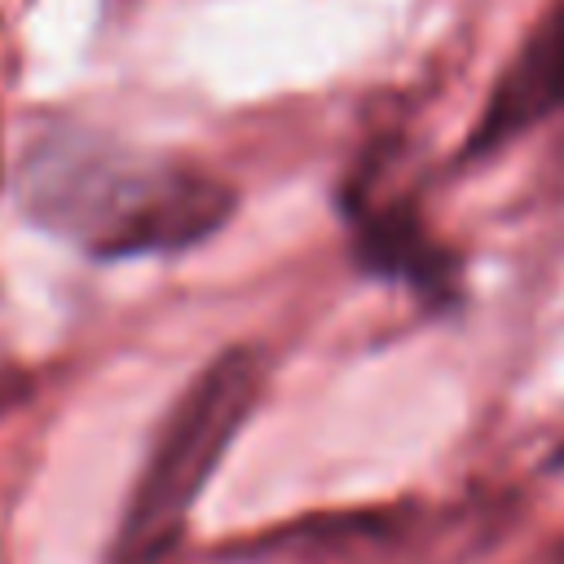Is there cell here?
Listing matches in <instances>:
<instances>
[{
    "instance_id": "6da1fadb",
    "label": "cell",
    "mask_w": 564,
    "mask_h": 564,
    "mask_svg": "<svg viewBox=\"0 0 564 564\" xmlns=\"http://www.w3.org/2000/svg\"><path fill=\"white\" fill-rule=\"evenodd\" d=\"M31 212L101 260L172 256L212 238L234 189L176 159H132L97 141H57L31 163Z\"/></svg>"
},
{
    "instance_id": "277c9868",
    "label": "cell",
    "mask_w": 564,
    "mask_h": 564,
    "mask_svg": "<svg viewBox=\"0 0 564 564\" xmlns=\"http://www.w3.org/2000/svg\"><path fill=\"white\" fill-rule=\"evenodd\" d=\"M357 256L366 269L405 278L414 286H436L449 273L445 256L432 247L423 225L401 207H379L357 220Z\"/></svg>"
},
{
    "instance_id": "7a4b0ae2",
    "label": "cell",
    "mask_w": 564,
    "mask_h": 564,
    "mask_svg": "<svg viewBox=\"0 0 564 564\" xmlns=\"http://www.w3.org/2000/svg\"><path fill=\"white\" fill-rule=\"evenodd\" d=\"M260 357L251 348H229L207 361L194 383L172 401L154 432V445L137 471L115 533V564L163 560L189 524L212 471L229 454L238 427L260 397Z\"/></svg>"
},
{
    "instance_id": "3957f363",
    "label": "cell",
    "mask_w": 564,
    "mask_h": 564,
    "mask_svg": "<svg viewBox=\"0 0 564 564\" xmlns=\"http://www.w3.org/2000/svg\"><path fill=\"white\" fill-rule=\"evenodd\" d=\"M564 106V4H555L494 79V93L476 119L471 150H494Z\"/></svg>"
},
{
    "instance_id": "5b68a950",
    "label": "cell",
    "mask_w": 564,
    "mask_h": 564,
    "mask_svg": "<svg viewBox=\"0 0 564 564\" xmlns=\"http://www.w3.org/2000/svg\"><path fill=\"white\" fill-rule=\"evenodd\" d=\"M13 383H18V370H13V361H9L4 348H0V410H4L9 397H13Z\"/></svg>"
}]
</instances>
